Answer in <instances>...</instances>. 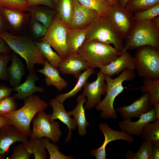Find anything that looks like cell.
Here are the masks:
<instances>
[{"label": "cell", "instance_id": "6da1fadb", "mask_svg": "<svg viewBox=\"0 0 159 159\" xmlns=\"http://www.w3.org/2000/svg\"><path fill=\"white\" fill-rule=\"evenodd\" d=\"M0 37L12 51L25 60L29 72L35 71V64L44 65L45 58L37 48L30 35L24 33L21 35L15 36L6 31L0 33Z\"/></svg>", "mask_w": 159, "mask_h": 159}, {"label": "cell", "instance_id": "7a4b0ae2", "mask_svg": "<svg viewBox=\"0 0 159 159\" xmlns=\"http://www.w3.org/2000/svg\"><path fill=\"white\" fill-rule=\"evenodd\" d=\"M124 40L125 43L122 53L145 45L159 49V29L150 20L133 21Z\"/></svg>", "mask_w": 159, "mask_h": 159}, {"label": "cell", "instance_id": "3957f363", "mask_svg": "<svg viewBox=\"0 0 159 159\" xmlns=\"http://www.w3.org/2000/svg\"><path fill=\"white\" fill-rule=\"evenodd\" d=\"M77 52L93 69L107 65L122 54L110 45L89 39H85Z\"/></svg>", "mask_w": 159, "mask_h": 159}, {"label": "cell", "instance_id": "277c9868", "mask_svg": "<svg viewBox=\"0 0 159 159\" xmlns=\"http://www.w3.org/2000/svg\"><path fill=\"white\" fill-rule=\"evenodd\" d=\"M104 74L107 86L106 96L95 106V108L97 111H102L100 115L102 118L115 120L117 116L113 107L115 99L123 91L124 87L122 86L123 82L125 81L132 80L135 77L136 74L134 69H126L120 75L113 79L107 74Z\"/></svg>", "mask_w": 159, "mask_h": 159}, {"label": "cell", "instance_id": "5b68a950", "mask_svg": "<svg viewBox=\"0 0 159 159\" xmlns=\"http://www.w3.org/2000/svg\"><path fill=\"white\" fill-rule=\"evenodd\" d=\"M47 106V103L39 97L32 95L24 100L22 107L1 116L8 119L13 125L29 137L32 132L30 125L33 119L37 113L44 111Z\"/></svg>", "mask_w": 159, "mask_h": 159}, {"label": "cell", "instance_id": "8992f818", "mask_svg": "<svg viewBox=\"0 0 159 159\" xmlns=\"http://www.w3.org/2000/svg\"><path fill=\"white\" fill-rule=\"evenodd\" d=\"M86 39L112 44L121 53L123 49V38L113 23L104 17L98 16L87 26Z\"/></svg>", "mask_w": 159, "mask_h": 159}, {"label": "cell", "instance_id": "52a82bcc", "mask_svg": "<svg viewBox=\"0 0 159 159\" xmlns=\"http://www.w3.org/2000/svg\"><path fill=\"white\" fill-rule=\"evenodd\" d=\"M134 57V66L138 75L159 80V49L151 46L139 47Z\"/></svg>", "mask_w": 159, "mask_h": 159}, {"label": "cell", "instance_id": "ba28073f", "mask_svg": "<svg viewBox=\"0 0 159 159\" xmlns=\"http://www.w3.org/2000/svg\"><path fill=\"white\" fill-rule=\"evenodd\" d=\"M68 29L57 14L45 35L37 41L48 43L63 59L69 55L66 41Z\"/></svg>", "mask_w": 159, "mask_h": 159}, {"label": "cell", "instance_id": "9c48e42d", "mask_svg": "<svg viewBox=\"0 0 159 159\" xmlns=\"http://www.w3.org/2000/svg\"><path fill=\"white\" fill-rule=\"evenodd\" d=\"M50 116L44 111L35 115L32 120L33 127L31 137L39 139L42 137L47 138L55 144L59 141L62 134L59 123L55 120L51 122Z\"/></svg>", "mask_w": 159, "mask_h": 159}, {"label": "cell", "instance_id": "30bf717a", "mask_svg": "<svg viewBox=\"0 0 159 159\" xmlns=\"http://www.w3.org/2000/svg\"><path fill=\"white\" fill-rule=\"evenodd\" d=\"M24 12L16 8H0V13L4 18L11 34L20 36L26 32L31 14Z\"/></svg>", "mask_w": 159, "mask_h": 159}, {"label": "cell", "instance_id": "8fae6325", "mask_svg": "<svg viewBox=\"0 0 159 159\" xmlns=\"http://www.w3.org/2000/svg\"><path fill=\"white\" fill-rule=\"evenodd\" d=\"M133 16V12L118 4L111 5L107 19L114 25L124 39L131 28Z\"/></svg>", "mask_w": 159, "mask_h": 159}, {"label": "cell", "instance_id": "7c38bea8", "mask_svg": "<svg viewBox=\"0 0 159 159\" xmlns=\"http://www.w3.org/2000/svg\"><path fill=\"white\" fill-rule=\"evenodd\" d=\"M96 79L92 82H87L84 86L82 93L87 98L85 104V108L90 110L101 101L102 95H106L107 90L104 74L99 71L97 73Z\"/></svg>", "mask_w": 159, "mask_h": 159}, {"label": "cell", "instance_id": "4fadbf2b", "mask_svg": "<svg viewBox=\"0 0 159 159\" xmlns=\"http://www.w3.org/2000/svg\"><path fill=\"white\" fill-rule=\"evenodd\" d=\"M98 127L104 136L105 139L100 147L90 151L91 155L95 157L96 159H106V147L110 142L119 140H123L130 143L134 141L135 138L131 135L123 131L120 132L113 130L109 126L107 122H102L99 125Z\"/></svg>", "mask_w": 159, "mask_h": 159}, {"label": "cell", "instance_id": "5bb4252c", "mask_svg": "<svg viewBox=\"0 0 159 159\" xmlns=\"http://www.w3.org/2000/svg\"><path fill=\"white\" fill-rule=\"evenodd\" d=\"M28 136L14 125H9L0 128V159L6 156L9 147L16 142H26Z\"/></svg>", "mask_w": 159, "mask_h": 159}, {"label": "cell", "instance_id": "9a60e30c", "mask_svg": "<svg viewBox=\"0 0 159 159\" xmlns=\"http://www.w3.org/2000/svg\"><path fill=\"white\" fill-rule=\"evenodd\" d=\"M152 106L150 104V94L145 92L131 105L117 108L118 112L124 120L128 118H139L143 114L150 111Z\"/></svg>", "mask_w": 159, "mask_h": 159}, {"label": "cell", "instance_id": "2e32d148", "mask_svg": "<svg viewBox=\"0 0 159 159\" xmlns=\"http://www.w3.org/2000/svg\"><path fill=\"white\" fill-rule=\"evenodd\" d=\"M90 68L85 59L78 53L69 54L62 59L59 65V70L62 74H71L77 79L82 72Z\"/></svg>", "mask_w": 159, "mask_h": 159}, {"label": "cell", "instance_id": "e0dca14e", "mask_svg": "<svg viewBox=\"0 0 159 159\" xmlns=\"http://www.w3.org/2000/svg\"><path fill=\"white\" fill-rule=\"evenodd\" d=\"M136 121L132 122L128 118L119 122V126L122 131L130 135L141 136L145 125L149 123L157 120L154 110L153 108L148 112L143 114Z\"/></svg>", "mask_w": 159, "mask_h": 159}, {"label": "cell", "instance_id": "ac0fdd59", "mask_svg": "<svg viewBox=\"0 0 159 159\" xmlns=\"http://www.w3.org/2000/svg\"><path fill=\"white\" fill-rule=\"evenodd\" d=\"M73 1L74 9L70 29L87 26L99 16L96 11L83 6L77 0Z\"/></svg>", "mask_w": 159, "mask_h": 159}, {"label": "cell", "instance_id": "d6986e66", "mask_svg": "<svg viewBox=\"0 0 159 159\" xmlns=\"http://www.w3.org/2000/svg\"><path fill=\"white\" fill-rule=\"evenodd\" d=\"M49 104L53 109V112L50 118V121L52 122L56 119H58L68 127L69 132L65 141L66 143L67 142L71 139L72 130H74L77 127L75 120L74 118L70 117L68 112L65 110L63 103L56 98L51 99Z\"/></svg>", "mask_w": 159, "mask_h": 159}, {"label": "cell", "instance_id": "ffe728a7", "mask_svg": "<svg viewBox=\"0 0 159 159\" xmlns=\"http://www.w3.org/2000/svg\"><path fill=\"white\" fill-rule=\"evenodd\" d=\"M100 68V71L111 77L125 69H134V57L127 51L122 53L109 64Z\"/></svg>", "mask_w": 159, "mask_h": 159}, {"label": "cell", "instance_id": "44dd1931", "mask_svg": "<svg viewBox=\"0 0 159 159\" xmlns=\"http://www.w3.org/2000/svg\"><path fill=\"white\" fill-rule=\"evenodd\" d=\"M38 79L39 77L35 71L29 72L23 83L13 87L14 91L17 92L14 96L19 100H25L34 92H44L45 90L44 87L37 86L35 85V82Z\"/></svg>", "mask_w": 159, "mask_h": 159}, {"label": "cell", "instance_id": "7402d4cb", "mask_svg": "<svg viewBox=\"0 0 159 159\" xmlns=\"http://www.w3.org/2000/svg\"><path fill=\"white\" fill-rule=\"evenodd\" d=\"M44 65L42 69L36 71L45 76V81L47 86H54L59 91L67 86L68 83L60 76L59 70L52 66L47 60Z\"/></svg>", "mask_w": 159, "mask_h": 159}, {"label": "cell", "instance_id": "603a6c76", "mask_svg": "<svg viewBox=\"0 0 159 159\" xmlns=\"http://www.w3.org/2000/svg\"><path fill=\"white\" fill-rule=\"evenodd\" d=\"M28 11L30 14L31 18L41 22L47 29L57 14L55 9L43 5L29 6Z\"/></svg>", "mask_w": 159, "mask_h": 159}, {"label": "cell", "instance_id": "cb8c5ba5", "mask_svg": "<svg viewBox=\"0 0 159 159\" xmlns=\"http://www.w3.org/2000/svg\"><path fill=\"white\" fill-rule=\"evenodd\" d=\"M77 104L72 111L68 113L70 116L72 115L75 120L78 128V132L81 136H84L87 133L86 127L90 124L86 118L84 103L86 102L85 96L82 94L79 95L77 99Z\"/></svg>", "mask_w": 159, "mask_h": 159}, {"label": "cell", "instance_id": "d4e9b609", "mask_svg": "<svg viewBox=\"0 0 159 159\" xmlns=\"http://www.w3.org/2000/svg\"><path fill=\"white\" fill-rule=\"evenodd\" d=\"M11 64L7 67L8 80L13 87L21 84V79L25 73V67L22 61L15 52L12 54Z\"/></svg>", "mask_w": 159, "mask_h": 159}, {"label": "cell", "instance_id": "484cf974", "mask_svg": "<svg viewBox=\"0 0 159 159\" xmlns=\"http://www.w3.org/2000/svg\"><path fill=\"white\" fill-rule=\"evenodd\" d=\"M87 26L68 29L66 41L69 54L77 52L85 40Z\"/></svg>", "mask_w": 159, "mask_h": 159}, {"label": "cell", "instance_id": "4316f807", "mask_svg": "<svg viewBox=\"0 0 159 159\" xmlns=\"http://www.w3.org/2000/svg\"><path fill=\"white\" fill-rule=\"evenodd\" d=\"M55 9L62 22L69 29L74 9L73 0H58Z\"/></svg>", "mask_w": 159, "mask_h": 159}, {"label": "cell", "instance_id": "83f0119b", "mask_svg": "<svg viewBox=\"0 0 159 159\" xmlns=\"http://www.w3.org/2000/svg\"><path fill=\"white\" fill-rule=\"evenodd\" d=\"M95 72L94 69L87 68L80 75L76 84L71 90L67 93L58 95L55 98L60 102L63 103L67 99L74 96L82 90L89 77Z\"/></svg>", "mask_w": 159, "mask_h": 159}, {"label": "cell", "instance_id": "f1b7e54d", "mask_svg": "<svg viewBox=\"0 0 159 159\" xmlns=\"http://www.w3.org/2000/svg\"><path fill=\"white\" fill-rule=\"evenodd\" d=\"M34 42L37 48L49 64L54 68L58 69L62 60L61 57L52 50L51 46L48 43L37 40L34 41Z\"/></svg>", "mask_w": 159, "mask_h": 159}, {"label": "cell", "instance_id": "f546056e", "mask_svg": "<svg viewBox=\"0 0 159 159\" xmlns=\"http://www.w3.org/2000/svg\"><path fill=\"white\" fill-rule=\"evenodd\" d=\"M21 143L23 147L34 155L35 159L47 158L45 149L40 139L38 138L30 137L28 141Z\"/></svg>", "mask_w": 159, "mask_h": 159}, {"label": "cell", "instance_id": "4dcf8cb0", "mask_svg": "<svg viewBox=\"0 0 159 159\" xmlns=\"http://www.w3.org/2000/svg\"><path fill=\"white\" fill-rule=\"evenodd\" d=\"M143 83V85L140 89L143 93H149L150 104L152 106L156 102L159 100V80H154L144 77Z\"/></svg>", "mask_w": 159, "mask_h": 159}, {"label": "cell", "instance_id": "1f68e13d", "mask_svg": "<svg viewBox=\"0 0 159 159\" xmlns=\"http://www.w3.org/2000/svg\"><path fill=\"white\" fill-rule=\"evenodd\" d=\"M77 0L83 6L96 11L99 16L107 19L109 9L111 5L106 0Z\"/></svg>", "mask_w": 159, "mask_h": 159}, {"label": "cell", "instance_id": "d6a6232c", "mask_svg": "<svg viewBox=\"0 0 159 159\" xmlns=\"http://www.w3.org/2000/svg\"><path fill=\"white\" fill-rule=\"evenodd\" d=\"M141 136L143 140L152 143L159 142V120L146 124Z\"/></svg>", "mask_w": 159, "mask_h": 159}, {"label": "cell", "instance_id": "836d02e7", "mask_svg": "<svg viewBox=\"0 0 159 159\" xmlns=\"http://www.w3.org/2000/svg\"><path fill=\"white\" fill-rule=\"evenodd\" d=\"M159 4V0H128L125 8L133 13L144 11Z\"/></svg>", "mask_w": 159, "mask_h": 159}, {"label": "cell", "instance_id": "e575fe53", "mask_svg": "<svg viewBox=\"0 0 159 159\" xmlns=\"http://www.w3.org/2000/svg\"><path fill=\"white\" fill-rule=\"evenodd\" d=\"M27 29H28L29 30V35L34 41L43 37L47 29V27L43 24L31 17Z\"/></svg>", "mask_w": 159, "mask_h": 159}, {"label": "cell", "instance_id": "d590c367", "mask_svg": "<svg viewBox=\"0 0 159 159\" xmlns=\"http://www.w3.org/2000/svg\"><path fill=\"white\" fill-rule=\"evenodd\" d=\"M40 140L45 149L48 151L50 159H73L71 156L65 155L59 151V147L55 143H51L49 138H41Z\"/></svg>", "mask_w": 159, "mask_h": 159}, {"label": "cell", "instance_id": "8d00e7d4", "mask_svg": "<svg viewBox=\"0 0 159 159\" xmlns=\"http://www.w3.org/2000/svg\"><path fill=\"white\" fill-rule=\"evenodd\" d=\"M133 20H151L159 15V4L141 11L133 13Z\"/></svg>", "mask_w": 159, "mask_h": 159}, {"label": "cell", "instance_id": "74e56055", "mask_svg": "<svg viewBox=\"0 0 159 159\" xmlns=\"http://www.w3.org/2000/svg\"><path fill=\"white\" fill-rule=\"evenodd\" d=\"M14 96H8L0 101V116L17 110V105Z\"/></svg>", "mask_w": 159, "mask_h": 159}, {"label": "cell", "instance_id": "f35d334b", "mask_svg": "<svg viewBox=\"0 0 159 159\" xmlns=\"http://www.w3.org/2000/svg\"><path fill=\"white\" fill-rule=\"evenodd\" d=\"M29 7L28 0H0V8H16L27 12Z\"/></svg>", "mask_w": 159, "mask_h": 159}, {"label": "cell", "instance_id": "ab89813d", "mask_svg": "<svg viewBox=\"0 0 159 159\" xmlns=\"http://www.w3.org/2000/svg\"><path fill=\"white\" fill-rule=\"evenodd\" d=\"M12 53H0V82L1 80L7 81L8 80L7 66L8 62L11 61Z\"/></svg>", "mask_w": 159, "mask_h": 159}, {"label": "cell", "instance_id": "60d3db41", "mask_svg": "<svg viewBox=\"0 0 159 159\" xmlns=\"http://www.w3.org/2000/svg\"><path fill=\"white\" fill-rule=\"evenodd\" d=\"M135 154L136 159H153L152 143L143 140Z\"/></svg>", "mask_w": 159, "mask_h": 159}, {"label": "cell", "instance_id": "b9f144b4", "mask_svg": "<svg viewBox=\"0 0 159 159\" xmlns=\"http://www.w3.org/2000/svg\"><path fill=\"white\" fill-rule=\"evenodd\" d=\"M32 154L23 146L22 143L15 146L9 156V159H29Z\"/></svg>", "mask_w": 159, "mask_h": 159}, {"label": "cell", "instance_id": "7bdbcfd3", "mask_svg": "<svg viewBox=\"0 0 159 159\" xmlns=\"http://www.w3.org/2000/svg\"><path fill=\"white\" fill-rule=\"evenodd\" d=\"M29 6L43 5L55 9V6L52 0H28Z\"/></svg>", "mask_w": 159, "mask_h": 159}, {"label": "cell", "instance_id": "ee69618b", "mask_svg": "<svg viewBox=\"0 0 159 159\" xmlns=\"http://www.w3.org/2000/svg\"><path fill=\"white\" fill-rule=\"evenodd\" d=\"M14 91L13 88L9 87L4 84H0V101L10 96Z\"/></svg>", "mask_w": 159, "mask_h": 159}, {"label": "cell", "instance_id": "f6af8a7d", "mask_svg": "<svg viewBox=\"0 0 159 159\" xmlns=\"http://www.w3.org/2000/svg\"><path fill=\"white\" fill-rule=\"evenodd\" d=\"M12 51L6 42L0 37V53H10L12 52Z\"/></svg>", "mask_w": 159, "mask_h": 159}, {"label": "cell", "instance_id": "bcb514c9", "mask_svg": "<svg viewBox=\"0 0 159 159\" xmlns=\"http://www.w3.org/2000/svg\"><path fill=\"white\" fill-rule=\"evenodd\" d=\"M152 147L153 159H159V142L152 143Z\"/></svg>", "mask_w": 159, "mask_h": 159}, {"label": "cell", "instance_id": "7dc6e473", "mask_svg": "<svg viewBox=\"0 0 159 159\" xmlns=\"http://www.w3.org/2000/svg\"><path fill=\"white\" fill-rule=\"evenodd\" d=\"M8 30L5 19L0 13V34Z\"/></svg>", "mask_w": 159, "mask_h": 159}, {"label": "cell", "instance_id": "c3c4849f", "mask_svg": "<svg viewBox=\"0 0 159 159\" xmlns=\"http://www.w3.org/2000/svg\"><path fill=\"white\" fill-rule=\"evenodd\" d=\"M9 125H13V124L7 118L0 116V128Z\"/></svg>", "mask_w": 159, "mask_h": 159}, {"label": "cell", "instance_id": "681fc988", "mask_svg": "<svg viewBox=\"0 0 159 159\" xmlns=\"http://www.w3.org/2000/svg\"><path fill=\"white\" fill-rule=\"evenodd\" d=\"M157 120H159V100L156 102L153 105Z\"/></svg>", "mask_w": 159, "mask_h": 159}, {"label": "cell", "instance_id": "f907efd6", "mask_svg": "<svg viewBox=\"0 0 159 159\" xmlns=\"http://www.w3.org/2000/svg\"><path fill=\"white\" fill-rule=\"evenodd\" d=\"M125 157L127 159H136L135 153L132 150L127 151L125 155Z\"/></svg>", "mask_w": 159, "mask_h": 159}, {"label": "cell", "instance_id": "816d5d0a", "mask_svg": "<svg viewBox=\"0 0 159 159\" xmlns=\"http://www.w3.org/2000/svg\"><path fill=\"white\" fill-rule=\"evenodd\" d=\"M151 21L154 25L159 29V17L158 16L154 18Z\"/></svg>", "mask_w": 159, "mask_h": 159}, {"label": "cell", "instance_id": "f5cc1de1", "mask_svg": "<svg viewBox=\"0 0 159 159\" xmlns=\"http://www.w3.org/2000/svg\"><path fill=\"white\" fill-rule=\"evenodd\" d=\"M109 2L111 4H120V0H106Z\"/></svg>", "mask_w": 159, "mask_h": 159}, {"label": "cell", "instance_id": "db71d44e", "mask_svg": "<svg viewBox=\"0 0 159 159\" xmlns=\"http://www.w3.org/2000/svg\"><path fill=\"white\" fill-rule=\"evenodd\" d=\"M128 0H120V4L122 6L125 7Z\"/></svg>", "mask_w": 159, "mask_h": 159}, {"label": "cell", "instance_id": "11a10c76", "mask_svg": "<svg viewBox=\"0 0 159 159\" xmlns=\"http://www.w3.org/2000/svg\"><path fill=\"white\" fill-rule=\"evenodd\" d=\"M52 0V1L54 3V5H55V7H56V6L57 4L58 0Z\"/></svg>", "mask_w": 159, "mask_h": 159}]
</instances>
